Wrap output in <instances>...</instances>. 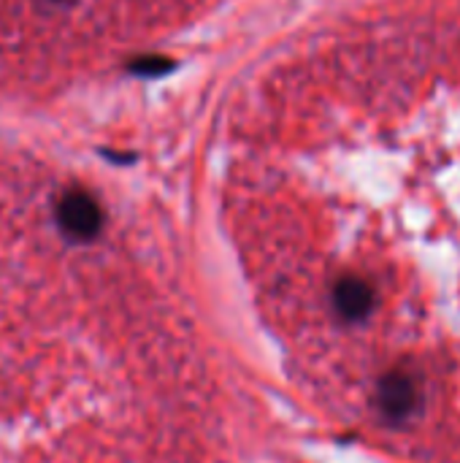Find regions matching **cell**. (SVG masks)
<instances>
[{
	"label": "cell",
	"mask_w": 460,
	"mask_h": 463,
	"mask_svg": "<svg viewBox=\"0 0 460 463\" xmlns=\"http://www.w3.org/2000/svg\"><path fill=\"white\" fill-rule=\"evenodd\" d=\"M333 307L344 320L358 323V320L369 317V312L374 309V290L369 282H363L358 277H344L333 288Z\"/></svg>",
	"instance_id": "cell-3"
},
{
	"label": "cell",
	"mask_w": 460,
	"mask_h": 463,
	"mask_svg": "<svg viewBox=\"0 0 460 463\" xmlns=\"http://www.w3.org/2000/svg\"><path fill=\"white\" fill-rule=\"evenodd\" d=\"M377 404L388 420H404L418 407V388L404 372H390L380 380Z\"/></svg>",
	"instance_id": "cell-2"
},
{
	"label": "cell",
	"mask_w": 460,
	"mask_h": 463,
	"mask_svg": "<svg viewBox=\"0 0 460 463\" xmlns=\"http://www.w3.org/2000/svg\"><path fill=\"white\" fill-rule=\"evenodd\" d=\"M60 228L79 241L95 239L103 225V209L87 190H68L57 203Z\"/></svg>",
	"instance_id": "cell-1"
}]
</instances>
